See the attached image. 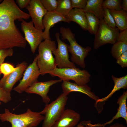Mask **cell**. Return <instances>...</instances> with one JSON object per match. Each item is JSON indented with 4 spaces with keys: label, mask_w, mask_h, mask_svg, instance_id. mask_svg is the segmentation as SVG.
I'll return each mask as SVG.
<instances>
[{
    "label": "cell",
    "mask_w": 127,
    "mask_h": 127,
    "mask_svg": "<svg viewBox=\"0 0 127 127\" xmlns=\"http://www.w3.org/2000/svg\"><path fill=\"white\" fill-rule=\"evenodd\" d=\"M28 66V64L25 61L18 64L14 71L3 76L0 80L1 87L10 93L14 86L21 78Z\"/></svg>",
    "instance_id": "obj_12"
},
{
    "label": "cell",
    "mask_w": 127,
    "mask_h": 127,
    "mask_svg": "<svg viewBox=\"0 0 127 127\" xmlns=\"http://www.w3.org/2000/svg\"><path fill=\"white\" fill-rule=\"evenodd\" d=\"M116 63L122 68L127 67V51L121 55L116 60Z\"/></svg>",
    "instance_id": "obj_32"
},
{
    "label": "cell",
    "mask_w": 127,
    "mask_h": 127,
    "mask_svg": "<svg viewBox=\"0 0 127 127\" xmlns=\"http://www.w3.org/2000/svg\"><path fill=\"white\" fill-rule=\"evenodd\" d=\"M12 99L11 93L6 91L0 85V101L6 103Z\"/></svg>",
    "instance_id": "obj_30"
},
{
    "label": "cell",
    "mask_w": 127,
    "mask_h": 127,
    "mask_svg": "<svg viewBox=\"0 0 127 127\" xmlns=\"http://www.w3.org/2000/svg\"><path fill=\"white\" fill-rule=\"evenodd\" d=\"M67 22L73 21L78 24L85 31L87 30V24L85 12L83 9L76 8L72 9L65 16Z\"/></svg>",
    "instance_id": "obj_18"
},
{
    "label": "cell",
    "mask_w": 127,
    "mask_h": 127,
    "mask_svg": "<svg viewBox=\"0 0 127 127\" xmlns=\"http://www.w3.org/2000/svg\"><path fill=\"white\" fill-rule=\"evenodd\" d=\"M121 0H105L102 3L103 8H106L109 10H120L121 8Z\"/></svg>",
    "instance_id": "obj_25"
},
{
    "label": "cell",
    "mask_w": 127,
    "mask_h": 127,
    "mask_svg": "<svg viewBox=\"0 0 127 127\" xmlns=\"http://www.w3.org/2000/svg\"><path fill=\"white\" fill-rule=\"evenodd\" d=\"M67 95L63 93L54 101L46 104L40 113L44 115L42 127H52L65 110Z\"/></svg>",
    "instance_id": "obj_5"
},
{
    "label": "cell",
    "mask_w": 127,
    "mask_h": 127,
    "mask_svg": "<svg viewBox=\"0 0 127 127\" xmlns=\"http://www.w3.org/2000/svg\"><path fill=\"white\" fill-rule=\"evenodd\" d=\"M103 0H87V4L83 9L85 12L93 14L99 20L103 19L104 10L102 6Z\"/></svg>",
    "instance_id": "obj_19"
},
{
    "label": "cell",
    "mask_w": 127,
    "mask_h": 127,
    "mask_svg": "<svg viewBox=\"0 0 127 127\" xmlns=\"http://www.w3.org/2000/svg\"><path fill=\"white\" fill-rule=\"evenodd\" d=\"M121 8L122 10L127 11V0H122Z\"/></svg>",
    "instance_id": "obj_35"
},
{
    "label": "cell",
    "mask_w": 127,
    "mask_h": 127,
    "mask_svg": "<svg viewBox=\"0 0 127 127\" xmlns=\"http://www.w3.org/2000/svg\"><path fill=\"white\" fill-rule=\"evenodd\" d=\"M114 85L113 89L110 93L105 97L99 99L96 103V104L98 103L105 101L111 97L116 91L123 88L126 89L127 87V75L121 77L117 78L112 76Z\"/></svg>",
    "instance_id": "obj_20"
},
{
    "label": "cell",
    "mask_w": 127,
    "mask_h": 127,
    "mask_svg": "<svg viewBox=\"0 0 127 127\" xmlns=\"http://www.w3.org/2000/svg\"><path fill=\"white\" fill-rule=\"evenodd\" d=\"M80 119V115L71 109L64 110L52 127H74Z\"/></svg>",
    "instance_id": "obj_14"
},
{
    "label": "cell",
    "mask_w": 127,
    "mask_h": 127,
    "mask_svg": "<svg viewBox=\"0 0 127 127\" xmlns=\"http://www.w3.org/2000/svg\"><path fill=\"white\" fill-rule=\"evenodd\" d=\"M62 81L60 79L42 82L37 81L28 88L25 91L28 93L35 94L39 95L42 97L43 102L46 104H47L50 100L48 95L50 87Z\"/></svg>",
    "instance_id": "obj_13"
},
{
    "label": "cell",
    "mask_w": 127,
    "mask_h": 127,
    "mask_svg": "<svg viewBox=\"0 0 127 127\" xmlns=\"http://www.w3.org/2000/svg\"><path fill=\"white\" fill-rule=\"evenodd\" d=\"M85 12L87 20V30L91 34L95 35L99 28L100 20L91 13Z\"/></svg>",
    "instance_id": "obj_22"
},
{
    "label": "cell",
    "mask_w": 127,
    "mask_h": 127,
    "mask_svg": "<svg viewBox=\"0 0 127 127\" xmlns=\"http://www.w3.org/2000/svg\"><path fill=\"white\" fill-rule=\"evenodd\" d=\"M87 0H71L72 8L83 9L87 4Z\"/></svg>",
    "instance_id": "obj_31"
},
{
    "label": "cell",
    "mask_w": 127,
    "mask_h": 127,
    "mask_svg": "<svg viewBox=\"0 0 127 127\" xmlns=\"http://www.w3.org/2000/svg\"><path fill=\"white\" fill-rule=\"evenodd\" d=\"M61 21L67 22L66 17L56 11L47 12L42 20V24L45 29L43 32L44 40L51 39L50 36V28L55 24Z\"/></svg>",
    "instance_id": "obj_16"
},
{
    "label": "cell",
    "mask_w": 127,
    "mask_h": 127,
    "mask_svg": "<svg viewBox=\"0 0 127 127\" xmlns=\"http://www.w3.org/2000/svg\"><path fill=\"white\" fill-rule=\"evenodd\" d=\"M44 116L40 112H34L29 108L26 111L19 114L11 112L8 109L0 114V119L2 122L10 123L11 127H36L42 121Z\"/></svg>",
    "instance_id": "obj_2"
},
{
    "label": "cell",
    "mask_w": 127,
    "mask_h": 127,
    "mask_svg": "<svg viewBox=\"0 0 127 127\" xmlns=\"http://www.w3.org/2000/svg\"><path fill=\"white\" fill-rule=\"evenodd\" d=\"M103 8L104 11L103 19L104 22L111 27L115 28L116 27L114 19L109 10L106 8Z\"/></svg>",
    "instance_id": "obj_27"
},
{
    "label": "cell",
    "mask_w": 127,
    "mask_h": 127,
    "mask_svg": "<svg viewBox=\"0 0 127 127\" xmlns=\"http://www.w3.org/2000/svg\"><path fill=\"white\" fill-rule=\"evenodd\" d=\"M100 23L98 30L95 35L93 47L97 49L107 44H113L116 41L120 33L117 27H111L104 21L103 19L100 20Z\"/></svg>",
    "instance_id": "obj_7"
},
{
    "label": "cell",
    "mask_w": 127,
    "mask_h": 127,
    "mask_svg": "<svg viewBox=\"0 0 127 127\" xmlns=\"http://www.w3.org/2000/svg\"><path fill=\"white\" fill-rule=\"evenodd\" d=\"M117 41H121L127 43V28L121 31L118 37Z\"/></svg>",
    "instance_id": "obj_33"
},
{
    "label": "cell",
    "mask_w": 127,
    "mask_h": 127,
    "mask_svg": "<svg viewBox=\"0 0 127 127\" xmlns=\"http://www.w3.org/2000/svg\"><path fill=\"white\" fill-rule=\"evenodd\" d=\"M40 75L36 56L32 62L27 67L24 71L22 79L19 83L13 90L20 94L25 91L28 88L37 81L38 78Z\"/></svg>",
    "instance_id": "obj_9"
},
{
    "label": "cell",
    "mask_w": 127,
    "mask_h": 127,
    "mask_svg": "<svg viewBox=\"0 0 127 127\" xmlns=\"http://www.w3.org/2000/svg\"><path fill=\"white\" fill-rule=\"evenodd\" d=\"M60 32L63 40H67L70 43L68 45V52L71 54V62L83 68L86 67L85 59L91 50L89 46L83 47L77 42L75 35L69 28L62 27L60 29Z\"/></svg>",
    "instance_id": "obj_4"
},
{
    "label": "cell",
    "mask_w": 127,
    "mask_h": 127,
    "mask_svg": "<svg viewBox=\"0 0 127 127\" xmlns=\"http://www.w3.org/2000/svg\"><path fill=\"white\" fill-rule=\"evenodd\" d=\"M56 48L55 42L51 39H45L38 46V54L36 56L41 75L49 74L57 67L52 53Z\"/></svg>",
    "instance_id": "obj_3"
},
{
    "label": "cell",
    "mask_w": 127,
    "mask_h": 127,
    "mask_svg": "<svg viewBox=\"0 0 127 127\" xmlns=\"http://www.w3.org/2000/svg\"><path fill=\"white\" fill-rule=\"evenodd\" d=\"M1 74L0 73V76H1Z\"/></svg>",
    "instance_id": "obj_38"
},
{
    "label": "cell",
    "mask_w": 127,
    "mask_h": 127,
    "mask_svg": "<svg viewBox=\"0 0 127 127\" xmlns=\"http://www.w3.org/2000/svg\"><path fill=\"white\" fill-rule=\"evenodd\" d=\"M109 11L114 19L116 26L119 30L121 31L127 28V12L122 9Z\"/></svg>",
    "instance_id": "obj_21"
},
{
    "label": "cell",
    "mask_w": 127,
    "mask_h": 127,
    "mask_svg": "<svg viewBox=\"0 0 127 127\" xmlns=\"http://www.w3.org/2000/svg\"><path fill=\"white\" fill-rule=\"evenodd\" d=\"M127 51V43L117 41L113 44L111 53L112 56L116 60L121 55Z\"/></svg>",
    "instance_id": "obj_23"
},
{
    "label": "cell",
    "mask_w": 127,
    "mask_h": 127,
    "mask_svg": "<svg viewBox=\"0 0 127 127\" xmlns=\"http://www.w3.org/2000/svg\"><path fill=\"white\" fill-rule=\"evenodd\" d=\"M63 93L67 95L72 92H79L87 95L95 100L96 103L99 98L91 91V88L87 84L80 85L75 83L69 81H63L62 84Z\"/></svg>",
    "instance_id": "obj_15"
},
{
    "label": "cell",
    "mask_w": 127,
    "mask_h": 127,
    "mask_svg": "<svg viewBox=\"0 0 127 127\" xmlns=\"http://www.w3.org/2000/svg\"><path fill=\"white\" fill-rule=\"evenodd\" d=\"M30 0H17L16 1L20 9L26 8L29 4Z\"/></svg>",
    "instance_id": "obj_34"
},
{
    "label": "cell",
    "mask_w": 127,
    "mask_h": 127,
    "mask_svg": "<svg viewBox=\"0 0 127 127\" xmlns=\"http://www.w3.org/2000/svg\"><path fill=\"white\" fill-rule=\"evenodd\" d=\"M108 127H127L126 126L123 125L122 124L118 123H115Z\"/></svg>",
    "instance_id": "obj_36"
},
{
    "label": "cell",
    "mask_w": 127,
    "mask_h": 127,
    "mask_svg": "<svg viewBox=\"0 0 127 127\" xmlns=\"http://www.w3.org/2000/svg\"><path fill=\"white\" fill-rule=\"evenodd\" d=\"M56 11L65 16L73 9L71 0H58Z\"/></svg>",
    "instance_id": "obj_24"
},
{
    "label": "cell",
    "mask_w": 127,
    "mask_h": 127,
    "mask_svg": "<svg viewBox=\"0 0 127 127\" xmlns=\"http://www.w3.org/2000/svg\"><path fill=\"white\" fill-rule=\"evenodd\" d=\"M26 8L29 12L35 27L42 31L44 29L42 24L43 19L48 12L40 0H30L29 4Z\"/></svg>",
    "instance_id": "obj_11"
},
{
    "label": "cell",
    "mask_w": 127,
    "mask_h": 127,
    "mask_svg": "<svg viewBox=\"0 0 127 127\" xmlns=\"http://www.w3.org/2000/svg\"><path fill=\"white\" fill-rule=\"evenodd\" d=\"M13 52L12 48L0 49V66L3 63L6 57L13 56Z\"/></svg>",
    "instance_id": "obj_29"
},
{
    "label": "cell",
    "mask_w": 127,
    "mask_h": 127,
    "mask_svg": "<svg viewBox=\"0 0 127 127\" xmlns=\"http://www.w3.org/2000/svg\"><path fill=\"white\" fill-rule=\"evenodd\" d=\"M45 9L48 12L56 11L58 0H40Z\"/></svg>",
    "instance_id": "obj_26"
},
{
    "label": "cell",
    "mask_w": 127,
    "mask_h": 127,
    "mask_svg": "<svg viewBox=\"0 0 127 127\" xmlns=\"http://www.w3.org/2000/svg\"><path fill=\"white\" fill-rule=\"evenodd\" d=\"M16 67L10 64L3 63L0 66V73L5 76L14 71Z\"/></svg>",
    "instance_id": "obj_28"
},
{
    "label": "cell",
    "mask_w": 127,
    "mask_h": 127,
    "mask_svg": "<svg viewBox=\"0 0 127 127\" xmlns=\"http://www.w3.org/2000/svg\"><path fill=\"white\" fill-rule=\"evenodd\" d=\"M55 36L58 46L57 48L52 52V53L55 56L57 67L59 68L76 67L75 64L69 59V45L60 39L59 32L56 33Z\"/></svg>",
    "instance_id": "obj_10"
},
{
    "label": "cell",
    "mask_w": 127,
    "mask_h": 127,
    "mask_svg": "<svg viewBox=\"0 0 127 127\" xmlns=\"http://www.w3.org/2000/svg\"><path fill=\"white\" fill-rule=\"evenodd\" d=\"M127 98V91H124L122 95L118 99L117 102L119 104V107L115 115L112 119L103 124H93V127H104L107 125L112 123L114 120L119 118H123L127 123V107L126 101Z\"/></svg>",
    "instance_id": "obj_17"
},
{
    "label": "cell",
    "mask_w": 127,
    "mask_h": 127,
    "mask_svg": "<svg viewBox=\"0 0 127 127\" xmlns=\"http://www.w3.org/2000/svg\"><path fill=\"white\" fill-rule=\"evenodd\" d=\"M21 21V28L24 35V38L29 45L32 52L34 53L44 39L43 32L35 28L32 21L27 22L23 20Z\"/></svg>",
    "instance_id": "obj_8"
},
{
    "label": "cell",
    "mask_w": 127,
    "mask_h": 127,
    "mask_svg": "<svg viewBox=\"0 0 127 127\" xmlns=\"http://www.w3.org/2000/svg\"><path fill=\"white\" fill-rule=\"evenodd\" d=\"M52 76L58 77L62 81H74L77 84H87L90 81V74L85 69L77 68H59L57 67L49 74Z\"/></svg>",
    "instance_id": "obj_6"
},
{
    "label": "cell",
    "mask_w": 127,
    "mask_h": 127,
    "mask_svg": "<svg viewBox=\"0 0 127 127\" xmlns=\"http://www.w3.org/2000/svg\"><path fill=\"white\" fill-rule=\"evenodd\" d=\"M1 104V102L0 101V105Z\"/></svg>",
    "instance_id": "obj_39"
},
{
    "label": "cell",
    "mask_w": 127,
    "mask_h": 127,
    "mask_svg": "<svg viewBox=\"0 0 127 127\" xmlns=\"http://www.w3.org/2000/svg\"><path fill=\"white\" fill-rule=\"evenodd\" d=\"M30 17L14 0H4L0 3V49L25 48L27 42L15 22Z\"/></svg>",
    "instance_id": "obj_1"
},
{
    "label": "cell",
    "mask_w": 127,
    "mask_h": 127,
    "mask_svg": "<svg viewBox=\"0 0 127 127\" xmlns=\"http://www.w3.org/2000/svg\"><path fill=\"white\" fill-rule=\"evenodd\" d=\"M76 127H91L86 124L83 123L82 122L78 124Z\"/></svg>",
    "instance_id": "obj_37"
}]
</instances>
